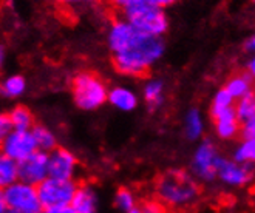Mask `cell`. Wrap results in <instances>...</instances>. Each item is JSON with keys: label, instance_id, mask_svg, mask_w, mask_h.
Returning a JSON list of instances; mask_svg holds the SVG:
<instances>
[{"label": "cell", "instance_id": "1", "mask_svg": "<svg viewBox=\"0 0 255 213\" xmlns=\"http://www.w3.org/2000/svg\"><path fill=\"white\" fill-rule=\"evenodd\" d=\"M166 51L162 37L136 33L126 47L113 54V65L119 74L127 78H141L152 70Z\"/></svg>", "mask_w": 255, "mask_h": 213}, {"label": "cell", "instance_id": "2", "mask_svg": "<svg viewBox=\"0 0 255 213\" xmlns=\"http://www.w3.org/2000/svg\"><path fill=\"white\" fill-rule=\"evenodd\" d=\"M156 196L166 207L183 209L197 201L200 184L190 173L184 170H169L156 181Z\"/></svg>", "mask_w": 255, "mask_h": 213}, {"label": "cell", "instance_id": "3", "mask_svg": "<svg viewBox=\"0 0 255 213\" xmlns=\"http://www.w3.org/2000/svg\"><path fill=\"white\" fill-rule=\"evenodd\" d=\"M73 101L84 111H95L107 102L109 87L95 73H79L71 82Z\"/></svg>", "mask_w": 255, "mask_h": 213}, {"label": "cell", "instance_id": "4", "mask_svg": "<svg viewBox=\"0 0 255 213\" xmlns=\"http://www.w3.org/2000/svg\"><path fill=\"white\" fill-rule=\"evenodd\" d=\"M124 19L136 29V31L147 34L162 37L169 29V17L167 12L162 8L153 6L150 3H139L124 12Z\"/></svg>", "mask_w": 255, "mask_h": 213}, {"label": "cell", "instance_id": "5", "mask_svg": "<svg viewBox=\"0 0 255 213\" xmlns=\"http://www.w3.org/2000/svg\"><path fill=\"white\" fill-rule=\"evenodd\" d=\"M42 209H54L70 206L78 184L74 179H56L47 178L39 186H36Z\"/></svg>", "mask_w": 255, "mask_h": 213}, {"label": "cell", "instance_id": "6", "mask_svg": "<svg viewBox=\"0 0 255 213\" xmlns=\"http://www.w3.org/2000/svg\"><path fill=\"white\" fill-rule=\"evenodd\" d=\"M3 198L6 209L17 213H37L42 210L36 186L26 184L19 179L3 189Z\"/></svg>", "mask_w": 255, "mask_h": 213}, {"label": "cell", "instance_id": "7", "mask_svg": "<svg viewBox=\"0 0 255 213\" xmlns=\"http://www.w3.org/2000/svg\"><path fill=\"white\" fill-rule=\"evenodd\" d=\"M221 155L212 141H203L193 151L192 156V176L197 181L212 182L217 179V165Z\"/></svg>", "mask_w": 255, "mask_h": 213}, {"label": "cell", "instance_id": "8", "mask_svg": "<svg viewBox=\"0 0 255 213\" xmlns=\"http://www.w3.org/2000/svg\"><path fill=\"white\" fill-rule=\"evenodd\" d=\"M0 151L14 162H20L33 155L36 151V144L31 130H11L0 144Z\"/></svg>", "mask_w": 255, "mask_h": 213}, {"label": "cell", "instance_id": "9", "mask_svg": "<svg viewBox=\"0 0 255 213\" xmlns=\"http://www.w3.org/2000/svg\"><path fill=\"white\" fill-rule=\"evenodd\" d=\"M252 167L235 162L231 158H220L217 165V179L231 189L246 187L252 181Z\"/></svg>", "mask_w": 255, "mask_h": 213}, {"label": "cell", "instance_id": "10", "mask_svg": "<svg viewBox=\"0 0 255 213\" xmlns=\"http://www.w3.org/2000/svg\"><path fill=\"white\" fill-rule=\"evenodd\" d=\"M79 170V161L71 150L56 147L48 153V176L56 179H74Z\"/></svg>", "mask_w": 255, "mask_h": 213}, {"label": "cell", "instance_id": "11", "mask_svg": "<svg viewBox=\"0 0 255 213\" xmlns=\"http://www.w3.org/2000/svg\"><path fill=\"white\" fill-rule=\"evenodd\" d=\"M17 178L26 184L39 186L48 178V153L36 150L33 155L17 162Z\"/></svg>", "mask_w": 255, "mask_h": 213}, {"label": "cell", "instance_id": "12", "mask_svg": "<svg viewBox=\"0 0 255 213\" xmlns=\"http://www.w3.org/2000/svg\"><path fill=\"white\" fill-rule=\"evenodd\" d=\"M136 33H138L136 29H134L126 19H118L112 22L107 31V45L112 54L121 51Z\"/></svg>", "mask_w": 255, "mask_h": 213}, {"label": "cell", "instance_id": "13", "mask_svg": "<svg viewBox=\"0 0 255 213\" xmlns=\"http://www.w3.org/2000/svg\"><path fill=\"white\" fill-rule=\"evenodd\" d=\"M70 207L74 213H99V195L92 184L78 186Z\"/></svg>", "mask_w": 255, "mask_h": 213}, {"label": "cell", "instance_id": "14", "mask_svg": "<svg viewBox=\"0 0 255 213\" xmlns=\"http://www.w3.org/2000/svg\"><path fill=\"white\" fill-rule=\"evenodd\" d=\"M107 102L119 111L130 113L139 105V98L136 95V91L131 90L130 87L116 85L113 88H109Z\"/></svg>", "mask_w": 255, "mask_h": 213}, {"label": "cell", "instance_id": "15", "mask_svg": "<svg viewBox=\"0 0 255 213\" xmlns=\"http://www.w3.org/2000/svg\"><path fill=\"white\" fill-rule=\"evenodd\" d=\"M215 134L223 141H232L240 134V120L237 119L234 110L223 113L214 117Z\"/></svg>", "mask_w": 255, "mask_h": 213}, {"label": "cell", "instance_id": "16", "mask_svg": "<svg viewBox=\"0 0 255 213\" xmlns=\"http://www.w3.org/2000/svg\"><path fill=\"white\" fill-rule=\"evenodd\" d=\"M142 99L148 108L156 110L166 99V85L161 79H148L142 87Z\"/></svg>", "mask_w": 255, "mask_h": 213}, {"label": "cell", "instance_id": "17", "mask_svg": "<svg viewBox=\"0 0 255 213\" xmlns=\"http://www.w3.org/2000/svg\"><path fill=\"white\" fill-rule=\"evenodd\" d=\"M183 130L189 141H198L204 134L206 130V122L204 116L198 108H190L184 114V122H183Z\"/></svg>", "mask_w": 255, "mask_h": 213}, {"label": "cell", "instance_id": "18", "mask_svg": "<svg viewBox=\"0 0 255 213\" xmlns=\"http://www.w3.org/2000/svg\"><path fill=\"white\" fill-rule=\"evenodd\" d=\"M252 76H249L248 73H237L234 74L232 78L226 82L224 85V90L228 91L231 95V98L234 101L237 99H242L248 95L252 93Z\"/></svg>", "mask_w": 255, "mask_h": 213}, {"label": "cell", "instance_id": "19", "mask_svg": "<svg viewBox=\"0 0 255 213\" xmlns=\"http://www.w3.org/2000/svg\"><path fill=\"white\" fill-rule=\"evenodd\" d=\"M26 79L22 74H9L0 81V95L6 99H17L25 95Z\"/></svg>", "mask_w": 255, "mask_h": 213}, {"label": "cell", "instance_id": "20", "mask_svg": "<svg viewBox=\"0 0 255 213\" xmlns=\"http://www.w3.org/2000/svg\"><path fill=\"white\" fill-rule=\"evenodd\" d=\"M31 134L36 144V150L42 153H50L51 150L57 147V138L51 128L45 125H33Z\"/></svg>", "mask_w": 255, "mask_h": 213}, {"label": "cell", "instance_id": "21", "mask_svg": "<svg viewBox=\"0 0 255 213\" xmlns=\"http://www.w3.org/2000/svg\"><path fill=\"white\" fill-rule=\"evenodd\" d=\"M8 119L12 130H31L34 125V116L28 106L17 105L8 113Z\"/></svg>", "mask_w": 255, "mask_h": 213}, {"label": "cell", "instance_id": "22", "mask_svg": "<svg viewBox=\"0 0 255 213\" xmlns=\"http://www.w3.org/2000/svg\"><path fill=\"white\" fill-rule=\"evenodd\" d=\"M234 113L237 119L240 120V124L248 122V120H255V98L254 93L237 99L234 104Z\"/></svg>", "mask_w": 255, "mask_h": 213}, {"label": "cell", "instance_id": "23", "mask_svg": "<svg viewBox=\"0 0 255 213\" xmlns=\"http://www.w3.org/2000/svg\"><path fill=\"white\" fill-rule=\"evenodd\" d=\"M17 179V162H14L0 151V190L6 189Z\"/></svg>", "mask_w": 255, "mask_h": 213}, {"label": "cell", "instance_id": "24", "mask_svg": "<svg viewBox=\"0 0 255 213\" xmlns=\"http://www.w3.org/2000/svg\"><path fill=\"white\" fill-rule=\"evenodd\" d=\"M235 162L252 165L255 161V139H243L232 151V158Z\"/></svg>", "mask_w": 255, "mask_h": 213}, {"label": "cell", "instance_id": "25", "mask_svg": "<svg viewBox=\"0 0 255 213\" xmlns=\"http://www.w3.org/2000/svg\"><path fill=\"white\" fill-rule=\"evenodd\" d=\"M234 104H235V101L231 98V95L228 93L226 90H224V88L218 90L217 93L214 95L212 101H211V114H212V117L234 110Z\"/></svg>", "mask_w": 255, "mask_h": 213}, {"label": "cell", "instance_id": "26", "mask_svg": "<svg viewBox=\"0 0 255 213\" xmlns=\"http://www.w3.org/2000/svg\"><path fill=\"white\" fill-rule=\"evenodd\" d=\"M113 204L121 213H128L133 209H136V195L127 187H121L115 193Z\"/></svg>", "mask_w": 255, "mask_h": 213}, {"label": "cell", "instance_id": "27", "mask_svg": "<svg viewBox=\"0 0 255 213\" xmlns=\"http://www.w3.org/2000/svg\"><path fill=\"white\" fill-rule=\"evenodd\" d=\"M139 213H169L167 207L164 206L161 201L158 200H148L144 201L139 207H138Z\"/></svg>", "mask_w": 255, "mask_h": 213}, {"label": "cell", "instance_id": "28", "mask_svg": "<svg viewBox=\"0 0 255 213\" xmlns=\"http://www.w3.org/2000/svg\"><path fill=\"white\" fill-rule=\"evenodd\" d=\"M142 2H144V0H110L112 6L119 9V11H123V12H126L127 9L136 6V5H139Z\"/></svg>", "mask_w": 255, "mask_h": 213}, {"label": "cell", "instance_id": "29", "mask_svg": "<svg viewBox=\"0 0 255 213\" xmlns=\"http://www.w3.org/2000/svg\"><path fill=\"white\" fill-rule=\"evenodd\" d=\"M240 134L243 136V139H255V120L240 124Z\"/></svg>", "mask_w": 255, "mask_h": 213}, {"label": "cell", "instance_id": "30", "mask_svg": "<svg viewBox=\"0 0 255 213\" xmlns=\"http://www.w3.org/2000/svg\"><path fill=\"white\" fill-rule=\"evenodd\" d=\"M11 124H9V119H8V114L0 111V144L3 142V139L8 136V133L11 131Z\"/></svg>", "mask_w": 255, "mask_h": 213}, {"label": "cell", "instance_id": "31", "mask_svg": "<svg viewBox=\"0 0 255 213\" xmlns=\"http://www.w3.org/2000/svg\"><path fill=\"white\" fill-rule=\"evenodd\" d=\"M145 3H150V5H153V6H158V8H167V6H172L175 5L178 0H144Z\"/></svg>", "mask_w": 255, "mask_h": 213}, {"label": "cell", "instance_id": "32", "mask_svg": "<svg viewBox=\"0 0 255 213\" xmlns=\"http://www.w3.org/2000/svg\"><path fill=\"white\" fill-rule=\"evenodd\" d=\"M243 51L246 53V54H254V51H255V37L254 36H249L246 40H245V43H243Z\"/></svg>", "mask_w": 255, "mask_h": 213}, {"label": "cell", "instance_id": "33", "mask_svg": "<svg viewBox=\"0 0 255 213\" xmlns=\"http://www.w3.org/2000/svg\"><path fill=\"white\" fill-rule=\"evenodd\" d=\"M47 213H74V210L70 206H64V207H54V209H45Z\"/></svg>", "mask_w": 255, "mask_h": 213}, {"label": "cell", "instance_id": "34", "mask_svg": "<svg viewBox=\"0 0 255 213\" xmlns=\"http://www.w3.org/2000/svg\"><path fill=\"white\" fill-rule=\"evenodd\" d=\"M245 73H248L249 76H252V78H254V74H255V59L252 56L246 60V71Z\"/></svg>", "mask_w": 255, "mask_h": 213}, {"label": "cell", "instance_id": "35", "mask_svg": "<svg viewBox=\"0 0 255 213\" xmlns=\"http://www.w3.org/2000/svg\"><path fill=\"white\" fill-rule=\"evenodd\" d=\"M6 60H8V53H6V48L0 45V70H2L5 65H6Z\"/></svg>", "mask_w": 255, "mask_h": 213}, {"label": "cell", "instance_id": "36", "mask_svg": "<svg viewBox=\"0 0 255 213\" xmlns=\"http://www.w3.org/2000/svg\"><path fill=\"white\" fill-rule=\"evenodd\" d=\"M53 2L57 5H62V6H71V5H78V3L84 2V0H53Z\"/></svg>", "mask_w": 255, "mask_h": 213}, {"label": "cell", "instance_id": "37", "mask_svg": "<svg viewBox=\"0 0 255 213\" xmlns=\"http://www.w3.org/2000/svg\"><path fill=\"white\" fill-rule=\"evenodd\" d=\"M6 212V204H5V198H3V190H0V213Z\"/></svg>", "mask_w": 255, "mask_h": 213}, {"label": "cell", "instance_id": "38", "mask_svg": "<svg viewBox=\"0 0 255 213\" xmlns=\"http://www.w3.org/2000/svg\"><path fill=\"white\" fill-rule=\"evenodd\" d=\"M84 2H88V3H99L102 0H84Z\"/></svg>", "mask_w": 255, "mask_h": 213}, {"label": "cell", "instance_id": "39", "mask_svg": "<svg viewBox=\"0 0 255 213\" xmlns=\"http://www.w3.org/2000/svg\"><path fill=\"white\" fill-rule=\"evenodd\" d=\"M128 213H139V210H138V207H136V209H133V210L128 212Z\"/></svg>", "mask_w": 255, "mask_h": 213}, {"label": "cell", "instance_id": "40", "mask_svg": "<svg viewBox=\"0 0 255 213\" xmlns=\"http://www.w3.org/2000/svg\"><path fill=\"white\" fill-rule=\"evenodd\" d=\"M5 213H17V212H14V210H9V209H6V212Z\"/></svg>", "mask_w": 255, "mask_h": 213}, {"label": "cell", "instance_id": "41", "mask_svg": "<svg viewBox=\"0 0 255 213\" xmlns=\"http://www.w3.org/2000/svg\"><path fill=\"white\" fill-rule=\"evenodd\" d=\"M37 213H47V210H45V209H42L40 212H37Z\"/></svg>", "mask_w": 255, "mask_h": 213}]
</instances>
